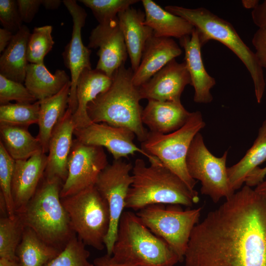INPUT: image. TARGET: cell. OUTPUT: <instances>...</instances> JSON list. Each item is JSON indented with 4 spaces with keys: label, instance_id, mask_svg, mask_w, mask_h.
I'll use <instances>...</instances> for the list:
<instances>
[{
    "label": "cell",
    "instance_id": "cell-43",
    "mask_svg": "<svg viewBox=\"0 0 266 266\" xmlns=\"http://www.w3.org/2000/svg\"><path fill=\"white\" fill-rule=\"evenodd\" d=\"M266 177V166L264 167H258L253 170L247 177L245 185L250 187H256Z\"/></svg>",
    "mask_w": 266,
    "mask_h": 266
},
{
    "label": "cell",
    "instance_id": "cell-35",
    "mask_svg": "<svg viewBox=\"0 0 266 266\" xmlns=\"http://www.w3.org/2000/svg\"><path fill=\"white\" fill-rule=\"evenodd\" d=\"M15 162L0 141V194L4 199L8 216L11 218L16 215L11 189Z\"/></svg>",
    "mask_w": 266,
    "mask_h": 266
},
{
    "label": "cell",
    "instance_id": "cell-40",
    "mask_svg": "<svg viewBox=\"0 0 266 266\" xmlns=\"http://www.w3.org/2000/svg\"><path fill=\"white\" fill-rule=\"evenodd\" d=\"M252 43L262 66L266 69V29H259L255 32Z\"/></svg>",
    "mask_w": 266,
    "mask_h": 266
},
{
    "label": "cell",
    "instance_id": "cell-29",
    "mask_svg": "<svg viewBox=\"0 0 266 266\" xmlns=\"http://www.w3.org/2000/svg\"><path fill=\"white\" fill-rule=\"evenodd\" d=\"M61 251L45 242L31 228L25 227L16 256L19 266H44Z\"/></svg>",
    "mask_w": 266,
    "mask_h": 266
},
{
    "label": "cell",
    "instance_id": "cell-19",
    "mask_svg": "<svg viewBox=\"0 0 266 266\" xmlns=\"http://www.w3.org/2000/svg\"><path fill=\"white\" fill-rule=\"evenodd\" d=\"M179 43L184 49V62L195 90L194 101L199 103H210L213 100L210 90L215 85L216 80L204 67L197 30L194 29L191 35L179 39Z\"/></svg>",
    "mask_w": 266,
    "mask_h": 266
},
{
    "label": "cell",
    "instance_id": "cell-9",
    "mask_svg": "<svg viewBox=\"0 0 266 266\" xmlns=\"http://www.w3.org/2000/svg\"><path fill=\"white\" fill-rule=\"evenodd\" d=\"M201 210V207L183 210L179 204H155L136 214L153 233L168 244L181 262L192 232L199 223Z\"/></svg>",
    "mask_w": 266,
    "mask_h": 266
},
{
    "label": "cell",
    "instance_id": "cell-47",
    "mask_svg": "<svg viewBox=\"0 0 266 266\" xmlns=\"http://www.w3.org/2000/svg\"><path fill=\"white\" fill-rule=\"evenodd\" d=\"M0 266H19L17 261L0 258Z\"/></svg>",
    "mask_w": 266,
    "mask_h": 266
},
{
    "label": "cell",
    "instance_id": "cell-3",
    "mask_svg": "<svg viewBox=\"0 0 266 266\" xmlns=\"http://www.w3.org/2000/svg\"><path fill=\"white\" fill-rule=\"evenodd\" d=\"M133 182L125 207L139 210L155 204H179L191 207L200 200L195 190L190 189L176 174L163 164L146 165L136 159L132 170Z\"/></svg>",
    "mask_w": 266,
    "mask_h": 266
},
{
    "label": "cell",
    "instance_id": "cell-18",
    "mask_svg": "<svg viewBox=\"0 0 266 266\" xmlns=\"http://www.w3.org/2000/svg\"><path fill=\"white\" fill-rule=\"evenodd\" d=\"M47 160L46 154L40 151L28 160L15 161L11 189L16 213L34 195L43 177Z\"/></svg>",
    "mask_w": 266,
    "mask_h": 266
},
{
    "label": "cell",
    "instance_id": "cell-1",
    "mask_svg": "<svg viewBox=\"0 0 266 266\" xmlns=\"http://www.w3.org/2000/svg\"><path fill=\"white\" fill-rule=\"evenodd\" d=\"M185 266H266V200L245 185L194 228Z\"/></svg>",
    "mask_w": 266,
    "mask_h": 266
},
{
    "label": "cell",
    "instance_id": "cell-38",
    "mask_svg": "<svg viewBox=\"0 0 266 266\" xmlns=\"http://www.w3.org/2000/svg\"><path fill=\"white\" fill-rule=\"evenodd\" d=\"M0 21L3 28L16 33L23 26L17 1L0 0Z\"/></svg>",
    "mask_w": 266,
    "mask_h": 266
},
{
    "label": "cell",
    "instance_id": "cell-8",
    "mask_svg": "<svg viewBox=\"0 0 266 266\" xmlns=\"http://www.w3.org/2000/svg\"><path fill=\"white\" fill-rule=\"evenodd\" d=\"M205 126L201 112H191L185 125L172 133L160 134L148 131L146 139L141 142L140 148L158 158L165 167L194 190L198 181L193 179L188 171L186 158L194 137Z\"/></svg>",
    "mask_w": 266,
    "mask_h": 266
},
{
    "label": "cell",
    "instance_id": "cell-25",
    "mask_svg": "<svg viewBox=\"0 0 266 266\" xmlns=\"http://www.w3.org/2000/svg\"><path fill=\"white\" fill-rule=\"evenodd\" d=\"M29 28L23 25L14 34L0 58V74L12 80L24 83L28 63L27 45L30 35Z\"/></svg>",
    "mask_w": 266,
    "mask_h": 266
},
{
    "label": "cell",
    "instance_id": "cell-32",
    "mask_svg": "<svg viewBox=\"0 0 266 266\" xmlns=\"http://www.w3.org/2000/svg\"><path fill=\"white\" fill-rule=\"evenodd\" d=\"M39 101L33 103H8L0 105V124L28 128L37 124Z\"/></svg>",
    "mask_w": 266,
    "mask_h": 266
},
{
    "label": "cell",
    "instance_id": "cell-42",
    "mask_svg": "<svg viewBox=\"0 0 266 266\" xmlns=\"http://www.w3.org/2000/svg\"><path fill=\"white\" fill-rule=\"evenodd\" d=\"M94 266H142L116 260L112 255L106 254L96 258L93 262Z\"/></svg>",
    "mask_w": 266,
    "mask_h": 266
},
{
    "label": "cell",
    "instance_id": "cell-20",
    "mask_svg": "<svg viewBox=\"0 0 266 266\" xmlns=\"http://www.w3.org/2000/svg\"><path fill=\"white\" fill-rule=\"evenodd\" d=\"M182 53V49L172 38L153 35L146 42L139 66L133 72V84L140 87Z\"/></svg>",
    "mask_w": 266,
    "mask_h": 266
},
{
    "label": "cell",
    "instance_id": "cell-33",
    "mask_svg": "<svg viewBox=\"0 0 266 266\" xmlns=\"http://www.w3.org/2000/svg\"><path fill=\"white\" fill-rule=\"evenodd\" d=\"M51 25L35 27L31 33L27 45V59L31 64L44 63L45 56L52 50L54 41Z\"/></svg>",
    "mask_w": 266,
    "mask_h": 266
},
{
    "label": "cell",
    "instance_id": "cell-49",
    "mask_svg": "<svg viewBox=\"0 0 266 266\" xmlns=\"http://www.w3.org/2000/svg\"><path fill=\"white\" fill-rule=\"evenodd\" d=\"M265 83H266V76L265 77Z\"/></svg>",
    "mask_w": 266,
    "mask_h": 266
},
{
    "label": "cell",
    "instance_id": "cell-23",
    "mask_svg": "<svg viewBox=\"0 0 266 266\" xmlns=\"http://www.w3.org/2000/svg\"><path fill=\"white\" fill-rule=\"evenodd\" d=\"M112 78L101 71L86 68L79 76L76 85L77 108L72 114L76 129L86 127L93 122L87 114V106L99 95L110 87Z\"/></svg>",
    "mask_w": 266,
    "mask_h": 266
},
{
    "label": "cell",
    "instance_id": "cell-10",
    "mask_svg": "<svg viewBox=\"0 0 266 266\" xmlns=\"http://www.w3.org/2000/svg\"><path fill=\"white\" fill-rule=\"evenodd\" d=\"M228 152L220 157L213 155L206 147L200 132L194 137L187 158L186 166L190 176L200 182V192L214 202L227 199L234 192L231 188L226 162Z\"/></svg>",
    "mask_w": 266,
    "mask_h": 266
},
{
    "label": "cell",
    "instance_id": "cell-27",
    "mask_svg": "<svg viewBox=\"0 0 266 266\" xmlns=\"http://www.w3.org/2000/svg\"><path fill=\"white\" fill-rule=\"evenodd\" d=\"M69 81L70 77L64 70L57 69L53 74L44 63H29L24 85L36 100H40L56 95Z\"/></svg>",
    "mask_w": 266,
    "mask_h": 266
},
{
    "label": "cell",
    "instance_id": "cell-24",
    "mask_svg": "<svg viewBox=\"0 0 266 266\" xmlns=\"http://www.w3.org/2000/svg\"><path fill=\"white\" fill-rule=\"evenodd\" d=\"M144 24L153 31L156 37L180 39L191 35L195 28L185 19L163 9L151 0H142Z\"/></svg>",
    "mask_w": 266,
    "mask_h": 266
},
{
    "label": "cell",
    "instance_id": "cell-13",
    "mask_svg": "<svg viewBox=\"0 0 266 266\" xmlns=\"http://www.w3.org/2000/svg\"><path fill=\"white\" fill-rule=\"evenodd\" d=\"M75 139L87 145L106 148L114 160L128 158L129 155L139 153L149 160L150 164H161L158 158L145 152L133 142L135 135L130 130L113 126L105 123H92L74 131Z\"/></svg>",
    "mask_w": 266,
    "mask_h": 266
},
{
    "label": "cell",
    "instance_id": "cell-12",
    "mask_svg": "<svg viewBox=\"0 0 266 266\" xmlns=\"http://www.w3.org/2000/svg\"><path fill=\"white\" fill-rule=\"evenodd\" d=\"M108 165L103 147L73 139L67 162V175L62 186L61 198L94 186L100 174Z\"/></svg>",
    "mask_w": 266,
    "mask_h": 266
},
{
    "label": "cell",
    "instance_id": "cell-26",
    "mask_svg": "<svg viewBox=\"0 0 266 266\" xmlns=\"http://www.w3.org/2000/svg\"><path fill=\"white\" fill-rule=\"evenodd\" d=\"M70 86L71 81L56 95L39 100V132L37 137L45 154L48 152L49 142L54 128L68 108Z\"/></svg>",
    "mask_w": 266,
    "mask_h": 266
},
{
    "label": "cell",
    "instance_id": "cell-7",
    "mask_svg": "<svg viewBox=\"0 0 266 266\" xmlns=\"http://www.w3.org/2000/svg\"><path fill=\"white\" fill-rule=\"evenodd\" d=\"M71 228L85 245L101 250L110 223L109 207L95 186L61 199Z\"/></svg>",
    "mask_w": 266,
    "mask_h": 266
},
{
    "label": "cell",
    "instance_id": "cell-17",
    "mask_svg": "<svg viewBox=\"0 0 266 266\" xmlns=\"http://www.w3.org/2000/svg\"><path fill=\"white\" fill-rule=\"evenodd\" d=\"M72 114V111L67 108L52 131L44 174L47 178L58 179L63 183L67 175L68 159L75 129Z\"/></svg>",
    "mask_w": 266,
    "mask_h": 266
},
{
    "label": "cell",
    "instance_id": "cell-39",
    "mask_svg": "<svg viewBox=\"0 0 266 266\" xmlns=\"http://www.w3.org/2000/svg\"><path fill=\"white\" fill-rule=\"evenodd\" d=\"M17 4L23 22L29 23L33 19L42 0H17Z\"/></svg>",
    "mask_w": 266,
    "mask_h": 266
},
{
    "label": "cell",
    "instance_id": "cell-30",
    "mask_svg": "<svg viewBox=\"0 0 266 266\" xmlns=\"http://www.w3.org/2000/svg\"><path fill=\"white\" fill-rule=\"evenodd\" d=\"M0 141L15 161L28 160L42 151L39 140L31 134L28 128L0 124Z\"/></svg>",
    "mask_w": 266,
    "mask_h": 266
},
{
    "label": "cell",
    "instance_id": "cell-48",
    "mask_svg": "<svg viewBox=\"0 0 266 266\" xmlns=\"http://www.w3.org/2000/svg\"><path fill=\"white\" fill-rule=\"evenodd\" d=\"M259 1L257 0H242V3L245 8L253 9L259 4Z\"/></svg>",
    "mask_w": 266,
    "mask_h": 266
},
{
    "label": "cell",
    "instance_id": "cell-2",
    "mask_svg": "<svg viewBox=\"0 0 266 266\" xmlns=\"http://www.w3.org/2000/svg\"><path fill=\"white\" fill-rule=\"evenodd\" d=\"M133 71L125 65L120 67L112 77L109 89L99 95L87 106V114L93 123L128 129L141 142L148 132L141 120L143 109L138 87L133 82Z\"/></svg>",
    "mask_w": 266,
    "mask_h": 266
},
{
    "label": "cell",
    "instance_id": "cell-28",
    "mask_svg": "<svg viewBox=\"0 0 266 266\" xmlns=\"http://www.w3.org/2000/svg\"><path fill=\"white\" fill-rule=\"evenodd\" d=\"M266 160V119L259 129L257 136L252 146L237 163L227 168L231 189L241 188L248 175Z\"/></svg>",
    "mask_w": 266,
    "mask_h": 266
},
{
    "label": "cell",
    "instance_id": "cell-16",
    "mask_svg": "<svg viewBox=\"0 0 266 266\" xmlns=\"http://www.w3.org/2000/svg\"><path fill=\"white\" fill-rule=\"evenodd\" d=\"M188 85L191 80L186 64L175 59L138 88L141 99L179 101Z\"/></svg>",
    "mask_w": 266,
    "mask_h": 266
},
{
    "label": "cell",
    "instance_id": "cell-46",
    "mask_svg": "<svg viewBox=\"0 0 266 266\" xmlns=\"http://www.w3.org/2000/svg\"><path fill=\"white\" fill-rule=\"evenodd\" d=\"M254 189L257 194L266 200V177Z\"/></svg>",
    "mask_w": 266,
    "mask_h": 266
},
{
    "label": "cell",
    "instance_id": "cell-5",
    "mask_svg": "<svg viewBox=\"0 0 266 266\" xmlns=\"http://www.w3.org/2000/svg\"><path fill=\"white\" fill-rule=\"evenodd\" d=\"M165 9L185 19L194 27L201 47L209 41L215 40L236 55L251 75L257 102H261L266 85L263 68L255 53L244 42L233 25L204 7L189 8L167 5Z\"/></svg>",
    "mask_w": 266,
    "mask_h": 266
},
{
    "label": "cell",
    "instance_id": "cell-4",
    "mask_svg": "<svg viewBox=\"0 0 266 266\" xmlns=\"http://www.w3.org/2000/svg\"><path fill=\"white\" fill-rule=\"evenodd\" d=\"M63 182L43 176L34 195L16 213L24 227L32 229L48 244L62 250L76 233L60 196Z\"/></svg>",
    "mask_w": 266,
    "mask_h": 266
},
{
    "label": "cell",
    "instance_id": "cell-22",
    "mask_svg": "<svg viewBox=\"0 0 266 266\" xmlns=\"http://www.w3.org/2000/svg\"><path fill=\"white\" fill-rule=\"evenodd\" d=\"M117 17L134 72L139 66L145 45L153 35V31L144 23L145 13L131 6L120 12Z\"/></svg>",
    "mask_w": 266,
    "mask_h": 266
},
{
    "label": "cell",
    "instance_id": "cell-37",
    "mask_svg": "<svg viewBox=\"0 0 266 266\" xmlns=\"http://www.w3.org/2000/svg\"><path fill=\"white\" fill-rule=\"evenodd\" d=\"M12 100L20 103H33L37 101L23 83L0 74V104H7Z\"/></svg>",
    "mask_w": 266,
    "mask_h": 266
},
{
    "label": "cell",
    "instance_id": "cell-36",
    "mask_svg": "<svg viewBox=\"0 0 266 266\" xmlns=\"http://www.w3.org/2000/svg\"><path fill=\"white\" fill-rule=\"evenodd\" d=\"M89 8L99 24L105 23L117 17L118 14L137 3V0H80Z\"/></svg>",
    "mask_w": 266,
    "mask_h": 266
},
{
    "label": "cell",
    "instance_id": "cell-34",
    "mask_svg": "<svg viewBox=\"0 0 266 266\" xmlns=\"http://www.w3.org/2000/svg\"><path fill=\"white\" fill-rule=\"evenodd\" d=\"M89 251L75 234L65 248L44 266H94L89 261Z\"/></svg>",
    "mask_w": 266,
    "mask_h": 266
},
{
    "label": "cell",
    "instance_id": "cell-21",
    "mask_svg": "<svg viewBox=\"0 0 266 266\" xmlns=\"http://www.w3.org/2000/svg\"><path fill=\"white\" fill-rule=\"evenodd\" d=\"M181 101L148 100L141 120L152 133L168 134L183 126L191 115Z\"/></svg>",
    "mask_w": 266,
    "mask_h": 266
},
{
    "label": "cell",
    "instance_id": "cell-41",
    "mask_svg": "<svg viewBox=\"0 0 266 266\" xmlns=\"http://www.w3.org/2000/svg\"><path fill=\"white\" fill-rule=\"evenodd\" d=\"M251 16L253 23L259 29H266V0L253 9Z\"/></svg>",
    "mask_w": 266,
    "mask_h": 266
},
{
    "label": "cell",
    "instance_id": "cell-45",
    "mask_svg": "<svg viewBox=\"0 0 266 266\" xmlns=\"http://www.w3.org/2000/svg\"><path fill=\"white\" fill-rule=\"evenodd\" d=\"M63 1L60 0H42L43 5L45 8L50 10L57 9Z\"/></svg>",
    "mask_w": 266,
    "mask_h": 266
},
{
    "label": "cell",
    "instance_id": "cell-6",
    "mask_svg": "<svg viewBox=\"0 0 266 266\" xmlns=\"http://www.w3.org/2000/svg\"><path fill=\"white\" fill-rule=\"evenodd\" d=\"M111 255L118 261L142 266H174L180 262L168 244L131 211H124L120 218Z\"/></svg>",
    "mask_w": 266,
    "mask_h": 266
},
{
    "label": "cell",
    "instance_id": "cell-11",
    "mask_svg": "<svg viewBox=\"0 0 266 266\" xmlns=\"http://www.w3.org/2000/svg\"><path fill=\"white\" fill-rule=\"evenodd\" d=\"M133 167L130 163L114 160L100 172L95 185L106 200L110 212V226L104 241L109 255H112L120 219L126 208V200L133 182Z\"/></svg>",
    "mask_w": 266,
    "mask_h": 266
},
{
    "label": "cell",
    "instance_id": "cell-15",
    "mask_svg": "<svg viewBox=\"0 0 266 266\" xmlns=\"http://www.w3.org/2000/svg\"><path fill=\"white\" fill-rule=\"evenodd\" d=\"M87 47L99 48V60L96 68L110 78L125 65L128 53L118 17L99 24L94 28L89 38Z\"/></svg>",
    "mask_w": 266,
    "mask_h": 266
},
{
    "label": "cell",
    "instance_id": "cell-44",
    "mask_svg": "<svg viewBox=\"0 0 266 266\" xmlns=\"http://www.w3.org/2000/svg\"><path fill=\"white\" fill-rule=\"evenodd\" d=\"M14 33L4 28L0 29V52H3L11 41Z\"/></svg>",
    "mask_w": 266,
    "mask_h": 266
},
{
    "label": "cell",
    "instance_id": "cell-31",
    "mask_svg": "<svg viewBox=\"0 0 266 266\" xmlns=\"http://www.w3.org/2000/svg\"><path fill=\"white\" fill-rule=\"evenodd\" d=\"M24 226L16 213L0 219V258L17 261L16 251L22 237Z\"/></svg>",
    "mask_w": 266,
    "mask_h": 266
},
{
    "label": "cell",
    "instance_id": "cell-14",
    "mask_svg": "<svg viewBox=\"0 0 266 266\" xmlns=\"http://www.w3.org/2000/svg\"><path fill=\"white\" fill-rule=\"evenodd\" d=\"M63 2L72 17L73 25L71 37L63 52L65 66L70 72V92L69 108L73 114L77 108L76 85L83 70L92 68L90 62L91 50L83 43L81 30L84 26L87 13L75 0H64Z\"/></svg>",
    "mask_w": 266,
    "mask_h": 266
}]
</instances>
